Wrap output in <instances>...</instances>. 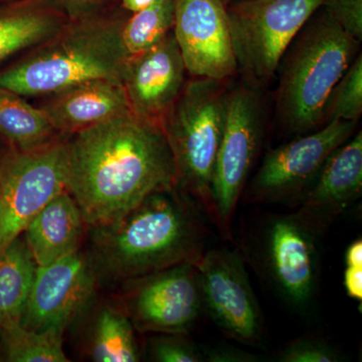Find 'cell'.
Masks as SVG:
<instances>
[{
	"label": "cell",
	"instance_id": "obj_11",
	"mask_svg": "<svg viewBox=\"0 0 362 362\" xmlns=\"http://www.w3.org/2000/svg\"><path fill=\"white\" fill-rule=\"evenodd\" d=\"M98 281L90 254L80 249L51 265L37 267L21 325L65 332L89 307Z\"/></svg>",
	"mask_w": 362,
	"mask_h": 362
},
{
	"label": "cell",
	"instance_id": "obj_8",
	"mask_svg": "<svg viewBox=\"0 0 362 362\" xmlns=\"http://www.w3.org/2000/svg\"><path fill=\"white\" fill-rule=\"evenodd\" d=\"M258 90L246 84L228 88L226 119L211 183L213 218L226 235L263 136Z\"/></svg>",
	"mask_w": 362,
	"mask_h": 362
},
{
	"label": "cell",
	"instance_id": "obj_25",
	"mask_svg": "<svg viewBox=\"0 0 362 362\" xmlns=\"http://www.w3.org/2000/svg\"><path fill=\"white\" fill-rule=\"evenodd\" d=\"M362 114V56L354 59L331 90L323 111L324 125L333 120L357 122Z\"/></svg>",
	"mask_w": 362,
	"mask_h": 362
},
{
	"label": "cell",
	"instance_id": "obj_2",
	"mask_svg": "<svg viewBox=\"0 0 362 362\" xmlns=\"http://www.w3.org/2000/svg\"><path fill=\"white\" fill-rule=\"evenodd\" d=\"M178 190L154 192L122 218L92 228L90 254L99 278L128 281L199 261L206 228Z\"/></svg>",
	"mask_w": 362,
	"mask_h": 362
},
{
	"label": "cell",
	"instance_id": "obj_1",
	"mask_svg": "<svg viewBox=\"0 0 362 362\" xmlns=\"http://www.w3.org/2000/svg\"><path fill=\"white\" fill-rule=\"evenodd\" d=\"M176 188L175 160L159 123L129 112L66 136V189L90 228Z\"/></svg>",
	"mask_w": 362,
	"mask_h": 362
},
{
	"label": "cell",
	"instance_id": "obj_35",
	"mask_svg": "<svg viewBox=\"0 0 362 362\" xmlns=\"http://www.w3.org/2000/svg\"><path fill=\"white\" fill-rule=\"evenodd\" d=\"M223 2H225L226 4H228V2L233 1V0H223Z\"/></svg>",
	"mask_w": 362,
	"mask_h": 362
},
{
	"label": "cell",
	"instance_id": "obj_22",
	"mask_svg": "<svg viewBox=\"0 0 362 362\" xmlns=\"http://www.w3.org/2000/svg\"><path fill=\"white\" fill-rule=\"evenodd\" d=\"M88 354L97 362H135L140 359L134 326L123 307L103 305L95 314Z\"/></svg>",
	"mask_w": 362,
	"mask_h": 362
},
{
	"label": "cell",
	"instance_id": "obj_21",
	"mask_svg": "<svg viewBox=\"0 0 362 362\" xmlns=\"http://www.w3.org/2000/svg\"><path fill=\"white\" fill-rule=\"evenodd\" d=\"M23 96L0 87V133L13 149L30 151L57 139L59 134L40 107Z\"/></svg>",
	"mask_w": 362,
	"mask_h": 362
},
{
	"label": "cell",
	"instance_id": "obj_19",
	"mask_svg": "<svg viewBox=\"0 0 362 362\" xmlns=\"http://www.w3.org/2000/svg\"><path fill=\"white\" fill-rule=\"evenodd\" d=\"M70 21L57 0L0 4V64L54 37Z\"/></svg>",
	"mask_w": 362,
	"mask_h": 362
},
{
	"label": "cell",
	"instance_id": "obj_30",
	"mask_svg": "<svg viewBox=\"0 0 362 362\" xmlns=\"http://www.w3.org/2000/svg\"><path fill=\"white\" fill-rule=\"evenodd\" d=\"M344 287L349 297L362 301V267L346 266Z\"/></svg>",
	"mask_w": 362,
	"mask_h": 362
},
{
	"label": "cell",
	"instance_id": "obj_6",
	"mask_svg": "<svg viewBox=\"0 0 362 362\" xmlns=\"http://www.w3.org/2000/svg\"><path fill=\"white\" fill-rule=\"evenodd\" d=\"M323 0H233L226 4L233 54L245 84L259 90Z\"/></svg>",
	"mask_w": 362,
	"mask_h": 362
},
{
	"label": "cell",
	"instance_id": "obj_17",
	"mask_svg": "<svg viewBox=\"0 0 362 362\" xmlns=\"http://www.w3.org/2000/svg\"><path fill=\"white\" fill-rule=\"evenodd\" d=\"M40 108L54 130L71 135L131 112L119 81L96 78L49 95Z\"/></svg>",
	"mask_w": 362,
	"mask_h": 362
},
{
	"label": "cell",
	"instance_id": "obj_29",
	"mask_svg": "<svg viewBox=\"0 0 362 362\" xmlns=\"http://www.w3.org/2000/svg\"><path fill=\"white\" fill-rule=\"evenodd\" d=\"M71 18H82L110 8L113 0H57Z\"/></svg>",
	"mask_w": 362,
	"mask_h": 362
},
{
	"label": "cell",
	"instance_id": "obj_4",
	"mask_svg": "<svg viewBox=\"0 0 362 362\" xmlns=\"http://www.w3.org/2000/svg\"><path fill=\"white\" fill-rule=\"evenodd\" d=\"M359 45L322 6L312 14L276 71V111L288 132L300 136L322 127L326 100L358 56Z\"/></svg>",
	"mask_w": 362,
	"mask_h": 362
},
{
	"label": "cell",
	"instance_id": "obj_13",
	"mask_svg": "<svg viewBox=\"0 0 362 362\" xmlns=\"http://www.w3.org/2000/svg\"><path fill=\"white\" fill-rule=\"evenodd\" d=\"M173 32L192 77L228 81L237 75L228 11L223 0H175Z\"/></svg>",
	"mask_w": 362,
	"mask_h": 362
},
{
	"label": "cell",
	"instance_id": "obj_23",
	"mask_svg": "<svg viewBox=\"0 0 362 362\" xmlns=\"http://www.w3.org/2000/svg\"><path fill=\"white\" fill-rule=\"evenodd\" d=\"M63 334L57 329L35 331L11 324L0 328V357L8 362H69Z\"/></svg>",
	"mask_w": 362,
	"mask_h": 362
},
{
	"label": "cell",
	"instance_id": "obj_18",
	"mask_svg": "<svg viewBox=\"0 0 362 362\" xmlns=\"http://www.w3.org/2000/svg\"><path fill=\"white\" fill-rule=\"evenodd\" d=\"M85 225L80 207L66 189L52 197L23 233L37 267L51 265L78 251Z\"/></svg>",
	"mask_w": 362,
	"mask_h": 362
},
{
	"label": "cell",
	"instance_id": "obj_7",
	"mask_svg": "<svg viewBox=\"0 0 362 362\" xmlns=\"http://www.w3.org/2000/svg\"><path fill=\"white\" fill-rule=\"evenodd\" d=\"M66 135L0 163V252L25 232L52 197L66 190Z\"/></svg>",
	"mask_w": 362,
	"mask_h": 362
},
{
	"label": "cell",
	"instance_id": "obj_27",
	"mask_svg": "<svg viewBox=\"0 0 362 362\" xmlns=\"http://www.w3.org/2000/svg\"><path fill=\"white\" fill-rule=\"evenodd\" d=\"M322 7L345 33L362 42V0H323Z\"/></svg>",
	"mask_w": 362,
	"mask_h": 362
},
{
	"label": "cell",
	"instance_id": "obj_33",
	"mask_svg": "<svg viewBox=\"0 0 362 362\" xmlns=\"http://www.w3.org/2000/svg\"><path fill=\"white\" fill-rule=\"evenodd\" d=\"M153 1L154 0H121L124 8L133 13L142 11Z\"/></svg>",
	"mask_w": 362,
	"mask_h": 362
},
{
	"label": "cell",
	"instance_id": "obj_14",
	"mask_svg": "<svg viewBox=\"0 0 362 362\" xmlns=\"http://www.w3.org/2000/svg\"><path fill=\"white\" fill-rule=\"evenodd\" d=\"M187 73L173 32L151 49L128 57L120 83L131 112L160 124L185 87Z\"/></svg>",
	"mask_w": 362,
	"mask_h": 362
},
{
	"label": "cell",
	"instance_id": "obj_24",
	"mask_svg": "<svg viewBox=\"0 0 362 362\" xmlns=\"http://www.w3.org/2000/svg\"><path fill=\"white\" fill-rule=\"evenodd\" d=\"M175 21V0H154L149 6L126 18L121 39L128 56L151 49L173 32Z\"/></svg>",
	"mask_w": 362,
	"mask_h": 362
},
{
	"label": "cell",
	"instance_id": "obj_9",
	"mask_svg": "<svg viewBox=\"0 0 362 362\" xmlns=\"http://www.w3.org/2000/svg\"><path fill=\"white\" fill-rule=\"evenodd\" d=\"M125 282L122 307L140 332L185 335L204 305L195 264H180Z\"/></svg>",
	"mask_w": 362,
	"mask_h": 362
},
{
	"label": "cell",
	"instance_id": "obj_26",
	"mask_svg": "<svg viewBox=\"0 0 362 362\" xmlns=\"http://www.w3.org/2000/svg\"><path fill=\"white\" fill-rule=\"evenodd\" d=\"M150 354L159 362H201L206 356L180 334H161L150 339Z\"/></svg>",
	"mask_w": 362,
	"mask_h": 362
},
{
	"label": "cell",
	"instance_id": "obj_28",
	"mask_svg": "<svg viewBox=\"0 0 362 362\" xmlns=\"http://www.w3.org/2000/svg\"><path fill=\"white\" fill-rule=\"evenodd\" d=\"M339 356L329 345L313 339H299L286 347L280 356L284 362H334Z\"/></svg>",
	"mask_w": 362,
	"mask_h": 362
},
{
	"label": "cell",
	"instance_id": "obj_12",
	"mask_svg": "<svg viewBox=\"0 0 362 362\" xmlns=\"http://www.w3.org/2000/svg\"><path fill=\"white\" fill-rule=\"evenodd\" d=\"M202 304L228 337L245 343L261 337L262 315L249 275L239 252H204L195 263Z\"/></svg>",
	"mask_w": 362,
	"mask_h": 362
},
{
	"label": "cell",
	"instance_id": "obj_5",
	"mask_svg": "<svg viewBox=\"0 0 362 362\" xmlns=\"http://www.w3.org/2000/svg\"><path fill=\"white\" fill-rule=\"evenodd\" d=\"M228 82L192 77L160 122L175 160L178 188L211 218V183L225 127Z\"/></svg>",
	"mask_w": 362,
	"mask_h": 362
},
{
	"label": "cell",
	"instance_id": "obj_20",
	"mask_svg": "<svg viewBox=\"0 0 362 362\" xmlns=\"http://www.w3.org/2000/svg\"><path fill=\"white\" fill-rule=\"evenodd\" d=\"M37 269L23 235L0 252V328L21 323Z\"/></svg>",
	"mask_w": 362,
	"mask_h": 362
},
{
	"label": "cell",
	"instance_id": "obj_15",
	"mask_svg": "<svg viewBox=\"0 0 362 362\" xmlns=\"http://www.w3.org/2000/svg\"><path fill=\"white\" fill-rule=\"evenodd\" d=\"M315 233L297 214L274 218L267 228L265 257L272 280L298 306L308 303L315 291Z\"/></svg>",
	"mask_w": 362,
	"mask_h": 362
},
{
	"label": "cell",
	"instance_id": "obj_3",
	"mask_svg": "<svg viewBox=\"0 0 362 362\" xmlns=\"http://www.w3.org/2000/svg\"><path fill=\"white\" fill-rule=\"evenodd\" d=\"M125 20L110 8L71 18L54 37L0 71V87L23 97H45L96 78L120 82L129 57L121 39Z\"/></svg>",
	"mask_w": 362,
	"mask_h": 362
},
{
	"label": "cell",
	"instance_id": "obj_32",
	"mask_svg": "<svg viewBox=\"0 0 362 362\" xmlns=\"http://www.w3.org/2000/svg\"><path fill=\"white\" fill-rule=\"evenodd\" d=\"M346 266L362 267V240H356L352 243L345 252Z\"/></svg>",
	"mask_w": 362,
	"mask_h": 362
},
{
	"label": "cell",
	"instance_id": "obj_10",
	"mask_svg": "<svg viewBox=\"0 0 362 362\" xmlns=\"http://www.w3.org/2000/svg\"><path fill=\"white\" fill-rule=\"evenodd\" d=\"M357 122L333 120L266 154L250 187L254 201L302 199L328 156L347 141Z\"/></svg>",
	"mask_w": 362,
	"mask_h": 362
},
{
	"label": "cell",
	"instance_id": "obj_16",
	"mask_svg": "<svg viewBox=\"0 0 362 362\" xmlns=\"http://www.w3.org/2000/svg\"><path fill=\"white\" fill-rule=\"evenodd\" d=\"M362 132L328 156L302 197L298 216L315 232L325 228L361 195Z\"/></svg>",
	"mask_w": 362,
	"mask_h": 362
},
{
	"label": "cell",
	"instance_id": "obj_34",
	"mask_svg": "<svg viewBox=\"0 0 362 362\" xmlns=\"http://www.w3.org/2000/svg\"><path fill=\"white\" fill-rule=\"evenodd\" d=\"M14 1V0H0V4H6V2Z\"/></svg>",
	"mask_w": 362,
	"mask_h": 362
},
{
	"label": "cell",
	"instance_id": "obj_31",
	"mask_svg": "<svg viewBox=\"0 0 362 362\" xmlns=\"http://www.w3.org/2000/svg\"><path fill=\"white\" fill-rule=\"evenodd\" d=\"M256 356L247 352L238 351L235 349L211 350L207 356L206 361L214 362L226 361H255Z\"/></svg>",
	"mask_w": 362,
	"mask_h": 362
}]
</instances>
